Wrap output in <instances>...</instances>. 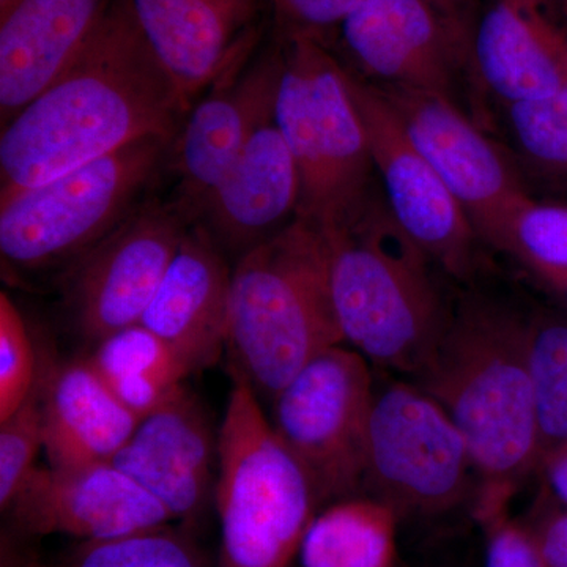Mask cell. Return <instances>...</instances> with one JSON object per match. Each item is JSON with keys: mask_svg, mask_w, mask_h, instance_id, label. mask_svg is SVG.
I'll use <instances>...</instances> for the list:
<instances>
[{"mask_svg": "<svg viewBox=\"0 0 567 567\" xmlns=\"http://www.w3.org/2000/svg\"><path fill=\"white\" fill-rule=\"evenodd\" d=\"M563 13V31H565V43H566V65H567V0L561 2Z\"/></svg>", "mask_w": 567, "mask_h": 567, "instance_id": "obj_37", "label": "cell"}, {"mask_svg": "<svg viewBox=\"0 0 567 567\" xmlns=\"http://www.w3.org/2000/svg\"><path fill=\"white\" fill-rule=\"evenodd\" d=\"M260 6L262 0H128L145 43L189 104L251 50Z\"/></svg>", "mask_w": 567, "mask_h": 567, "instance_id": "obj_18", "label": "cell"}, {"mask_svg": "<svg viewBox=\"0 0 567 567\" xmlns=\"http://www.w3.org/2000/svg\"><path fill=\"white\" fill-rule=\"evenodd\" d=\"M358 76L453 99L468 55L425 0H361L338 29Z\"/></svg>", "mask_w": 567, "mask_h": 567, "instance_id": "obj_14", "label": "cell"}, {"mask_svg": "<svg viewBox=\"0 0 567 567\" xmlns=\"http://www.w3.org/2000/svg\"><path fill=\"white\" fill-rule=\"evenodd\" d=\"M398 513L375 498L344 499L312 518L301 543L303 567H390Z\"/></svg>", "mask_w": 567, "mask_h": 567, "instance_id": "obj_24", "label": "cell"}, {"mask_svg": "<svg viewBox=\"0 0 567 567\" xmlns=\"http://www.w3.org/2000/svg\"><path fill=\"white\" fill-rule=\"evenodd\" d=\"M14 0H0V11L6 10L7 7H10Z\"/></svg>", "mask_w": 567, "mask_h": 567, "instance_id": "obj_38", "label": "cell"}, {"mask_svg": "<svg viewBox=\"0 0 567 567\" xmlns=\"http://www.w3.org/2000/svg\"><path fill=\"white\" fill-rule=\"evenodd\" d=\"M48 567L212 566L196 540L169 524L111 539L80 540Z\"/></svg>", "mask_w": 567, "mask_h": 567, "instance_id": "obj_27", "label": "cell"}, {"mask_svg": "<svg viewBox=\"0 0 567 567\" xmlns=\"http://www.w3.org/2000/svg\"><path fill=\"white\" fill-rule=\"evenodd\" d=\"M298 207L300 175L274 121L254 134L199 213L213 240L238 259L293 223Z\"/></svg>", "mask_w": 567, "mask_h": 567, "instance_id": "obj_21", "label": "cell"}, {"mask_svg": "<svg viewBox=\"0 0 567 567\" xmlns=\"http://www.w3.org/2000/svg\"><path fill=\"white\" fill-rule=\"evenodd\" d=\"M218 446L204 402L185 383L141 417L112 464L155 496L174 520L194 524L215 492Z\"/></svg>", "mask_w": 567, "mask_h": 567, "instance_id": "obj_15", "label": "cell"}, {"mask_svg": "<svg viewBox=\"0 0 567 567\" xmlns=\"http://www.w3.org/2000/svg\"><path fill=\"white\" fill-rule=\"evenodd\" d=\"M327 235L297 218L238 257L230 276V375L274 402L306 364L341 346Z\"/></svg>", "mask_w": 567, "mask_h": 567, "instance_id": "obj_3", "label": "cell"}, {"mask_svg": "<svg viewBox=\"0 0 567 567\" xmlns=\"http://www.w3.org/2000/svg\"><path fill=\"white\" fill-rule=\"evenodd\" d=\"M535 539L546 567H567V511L548 517Z\"/></svg>", "mask_w": 567, "mask_h": 567, "instance_id": "obj_34", "label": "cell"}, {"mask_svg": "<svg viewBox=\"0 0 567 567\" xmlns=\"http://www.w3.org/2000/svg\"><path fill=\"white\" fill-rule=\"evenodd\" d=\"M282 73L275 122L300 175L297 218L333 234L352 223L377 182L346 63L320 41L279 40Z\"/></svg>", "mask_w": 567, "mask_h": 567, "instance_id": "obj_5", "label": "cell"}, {"mask_svg": "<svg viewBox=\"0 0 567 567\" xmlns=\"http://www.w3.org/2000/svg\"><path fill=\"white\" fill-rule=\"evenodd\" d=\"M173 142L145 137L0 199V257L14 274L63 271L130 218L169 163Z\"/></svg>", "mask_w": 567, "mask_h": 567, "instance_id": "obj_7", "label": "cell"}, {"mask_svg": "<svg viewBox=\"0 0 567 567\" xmlns=\"http://www.w3.org/2000/svg\"><path fill=\"white\" fill-rule=\"evenodd\" d=\"M41 364L24 317L0 293V421L17 412L39 382Z\"/></svg>", "mask_w": 567, "mask_h": 567, "instance_id": "obj_30", "label": "cell"}, {"mask_svg": "<svg viewBox=\"0 0 567 567\" xmlns=\"http://www.w3.org/2000/svg\"><path fill=\"white\" fill-rule=\"evenodd\" d=\"M540 470L546 475L551 492L567 507V450L547 457Z\"/></svg>", "mask_w": 567, "mask_h": 567, "instance_id": "obj_35", "label": "cell"}, {"mask_svg": "<svg viewBox=\"0 0 567 567\" xmlns=\"http://www.w3.org/2000/svg\"><path fill=\"white\" fill-rule=\"evenodd\" d=\"M445 22L447 31L468 55L483 0H425Z\"/></svg>", "mask_w": 567, "mask_h": 567, "instance_id": "obj_33", "label": "cell"}, {"mask_svg": "<svg viewBox=\"0 0 567 567\" xmlns=\"http://www.w3.org/2000/svg\"><path fill=\"white\" fill-rule=\"evenodd\" d=\"M40 383L44 451L55 468L110 464L140 424L87 358L41 365Z\"/></svg>", "mask_w": 567, "mask_h": 567, "instance_id": "obj_22", "label": "cell"}, {"mask_svg": "<svg viewBox=\"0 0 567 567\" xmlns=\"http://www.w3.org/2000/svg\"><path fill=\"white\" fill-rule=\"evenodd\" d=\"M218 431L219 567H289L319 498L251 386L233 377Z\"/></svg>", "mask_w": 567, "mask_h": 567, "instance_id": "obj_6", "label": "cell"}, {"mask_svg": "<svg viewBox=\"0 0 567 567\" xmlns=\"http://www.w3.org/2000/svg\"><path fill=\"white\" fill-rule=\"evenodd\" d=\"M6 513L22 539H111L174 520L155 496L112 462L78 468L37 466Z\"/></svg>", "mask_w": 567, "mask_h": 567, "instance_id": "obj_13", "label": "cell"}, {"mask_svg": "<svg viewBox=\"0 0 567 567\" xmlns=\"http://www.w3.org/2000/svg\"><path fill=\"white\" fill-rule=\"evenodd\" d=\"M230 276L226 252L205 227H192L142 316L141 324L192 372L210 368L226 353Z\"/></svg>", "mask_w": 567, "mask_h": 567, "instance_id": "obj_19", "label": "cell"}, {"mask_svg": "<svg viewBox=\"0 0 567 567\" xmlns=\"http://www.w3.org/2000/svg\"><path fill=\"white\" fill-rule=\"evenodd\" d=\"M475 472L464 436L417 383L375 386L364 450L363 487L395 513L457 505Z\"/></svg>", "mask_w": 567, "mask_h": 567, "instance_id": "obj_8", "label": "cell"}, {"mask_svg": "<svg viewBox=\"0 0 567 567\" xmlns=\"http://www.w3.org/2000/svg\"><path fill=\"white\" fill-rule=\"evenodd\" d=\"M527 346L543 465L567 450V312L527 317Z\"/></svg>", "mask_w": 567, "mask_h": 567, "instance_id": "obj_25", "label": "cell"}, {"mask_svg": "<svg viewBox=\"0 0 567 567\" xmlns=\"http://www.w3.org/2000/svg\"><path fill=\"white\" fill-rule=\"evenodd\" d=\"M114 0H14L0 11L2 126L62 76Z\"/></svg>", "mask_w": 567, "mask_h": 567, "instance_id": "obj_20", "label": "cell"}, {"mask_svg": "<svg viewBox=\"0 0 567 567\" xmlns=\"http://www.w3.org/2000/svg\"><path fill=\"white\" fill-rule=\"evenodd\" d=\"M193 212L182 200L144 204L62 274L63 305L89 344L141 323Z\"/></svg>", "mask_w": 567, "mask_h": 567, "instance_id": "obj_10", "label": "cell"}, {"mask_svg": "<svg viewBox=\"0 0 567 567\" xmlns=\"http://www.w3.org/2000/svg\"><path fill=\"white\" fill-rule=\"evenodd\" d=\"M503 107L522 162L547 178L567 181V84L550 95Z\"/></svg>", "mask_w": 567, "mask_h": 567, "instance_id": "obj_28", "label": "cell"}, {"mask_svg": "<svg viewBox=\"0 0 567 567\" xmlns=\"http://www.w3.org/2000/svg\"><path fill=\"white\" fill-rule=\"evenodd\" d=\"M374 393L369 361L336 346L306 364L271 402V425L308 473L319 503L363 487Z\"/></svg>", "mask_w": 567, "mask_h": 567, "instance_id": "obj_9", "label": "cell"}, {"mask_svg": "<svg viewBox=\"0 0 567 567\" xmlns=\"http://www.w3.org/2000/svg\"><path fill=\"white\" fill-rule=\"evenodd\" d=\"M189 106L114 0L76 61L2 126L0 199L145 137L174 142Z\"/></svg>", "mask_w": 567, "mask_h": 567, "instance_id": "obj_1", "label": "cell"}, {"mask_svg": "<svg viewBox=\"0 0 567 567\" xmlns=\"http://www.w3.org/2000/svg\"><path fill=\"white\" fill-rule=\"evenodd\" d=\"M41 372V371H40ZM44 450L43 406L40 377L24 404L0 421V507L6 513L14 496L37 468Z\"/></svg>", "mask_w": 567, "mask_h": 567, "instance_id": "obj_29", "label": "cell"}, {"mask_svg": "<svg viewBox=\"0 0 567 567\" xmlns=\"http://www.w3.org/2000/svg\"><path fill=\"white\" fill-rule=\"evenodd\" d=\"M547 290L565 306L567 312V278L551 279V281L543 282Z\"/></svg>", "mask_w": 567, "mask_h": 567, "instance_id": "obj_36", "label": "cell"}, {"mask_svg": "<svg viewBox=\"0 0 567 567\" xmlns=\"http://www.w3.org/2000/svg\"><path fill=\"white\" fill-rule=\"evenodd\" d=\"M488 245L513 256L540 282L567 278V205L524 197Z\"/></svg>", "mask_w": 567, "mask_h": 567, "instance_id": "obj_26", "label": "cell"}, {"mask_svg": "<svg viewBox=\"0 0 567 567\" xmlns=\"http://www.w3.org/2000/svg\"><path fill=\"white\" fill-rule=\"evenodd\" d=\"M416 383L464 436L483 484L481 516L503 513L517 484L540 468L527 317L486 298H464Z\"/></svg>", "mask_w": 567, "mask_h": 567, "instance_id": "obj_2", "label": "cell"}, {"mask_svg": "<svg viewBox=\"0 0 567 567\" xmlns=\"http://www.w3.org/2000/svg\"><path fill=\"white\" fill-rule=\"evenodd\" d=\"M486 567H546L535 536L503 518V513L488 518Z\"/></svg>", "mask_w": 567, "mask_h": 567, "instance_id": "obj_32", "label": "cell"}, {"mask_svg": "<svg viewBox=\"0 0 567 567\" xmlns=\"http://www.w3.org/2000/svg\"><path fill=\"white\" fill-rule=\"evenodd\" d=\"M563 0H487L468 69L502 106L550 95L567 84Z\"/></svg>", "mask_w": 567, "mask_h": 567, "instance_id": "obj_17", "label": "cell"}, {"mask_svg": "<svg viewBox=\"0 0 567 567\" xmlns=\"http://www.w3.org/2000/svg\"><path fill=\"white\" fill-rule=\"evenodd\" d=\"M346 69L375 177L395 221L447 275L461 281L472 278L481 240L472 219L406 137L382 93L349 66Z\"/></svg>", "mask_w": 567, "mask_h": 567, "instance_id": "obj_11", "label": "cell"}, {"mask_svg": "<svg viewBox=\"0 0 567 567\" xmlns=\"http://www.w3.org/2000/svg\"><path fill=\"white\" fill-rule=\"evenodd\" d=\"M327 238L342 339L369 364L416 379L450 316L434 262L395 221L379 186L360 215Z\"/></svg>", "mask_w": 567, "mask_h": 567, "instance_id": "obj_4", "label": "cell"}, {"mask_svg": "<svg viewBox=\"0 0 567 567\" xmlns=\"http://www.w3.org/2000/svg\"><path fill=\"white\" fill-rule=\"evenodd\" d=\"M87 361L133 415L144 417L193 374L158 336L137 323L92 346Z\"/></svg>", "mask_w": 567, "mask_h": 567, "instance_id": "obj_23", "label": "cell"}, {"mask_svg": "<svg viewBox=\"0 0 567 567\" xmlns=\"http://www.w3.org/2000/svg\"><path fill=\"white\" fill-rule=\"evenodd\" d=\"M361 0H270L276 39H312L328 44Z\"/></svg>", "mask_w": 567, "mask_h": 567, "instance_id": "obj_31", "label": "cell"}, {"mask_svg": "<svg viewBox=\"0 0 567 567\" xmlns=\"http://www.w3.org/2000/svg\"><path fill=\"white\" fill-rule=\"evenodd\" d=\"M281 73L282 50L276 41L186 115L169 163L181 178V200L194 216L254 134L275 121Z\"/></svg>", "mask_w": 567, "mask_h": 567, "instance_id": "obj_16", "label": "cell"}, {"mask_svg": "<svg viewBox=\"0 0 567 567\" xmlns=\"http://www.w3.org/2000/svg\"><path fill=\"white\" fill-rule=\"evenodd\" d=\"M374 87L462 205L481 240L488 244L511 210L528 196L517 164L454 100L410 87Z\"/></svg>", "mask_w": 567, "mask_h": 567, "instance_id": "obj_12", "label": "cell"}]
</instances>
